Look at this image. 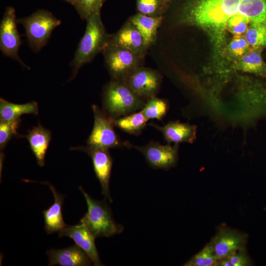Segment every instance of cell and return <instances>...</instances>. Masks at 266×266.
Segmentation results:
<instances>
[{"instance_id":"3957f363","label":"cell","mask_w":266,"mask_h":266,"mask_svg":"<svg viewBox=\"0 0 266 266\" xmlns=\"http://www.w3.org/2000/svg\"><path fill=\"white\" fill-rule=\"evenodd\" d=\"M102 99V111L112 120L142 109L147 101L124 82L116 80H111L104 86Z\"/></svg>"},{"instance_id":"9a60e30c","label":"cell","mask_w":266,"mask_h":266,"mask_svg":"<svg viewBox=\"0 0 266 266\" xmlns=\"http://www.w3.org/2000/svg\"><path fill=\"white\" fill-rule=\"evenodd\" d=\"M149 125L160 131L168 144L172 143H193L197 138V126L179 121H170L160 126L153 123Z\"/></svg>"},{"instance_id":"5b68a950","label":"cell","mask_w":266,"mask_h":266,"mask_svg":"<svg viewBox=\"0 0 266 266\" xmlns=\"http://www.w3.org/2000/svg\"><path fill=\"white\" fill-rule=\"evenodd\" d=\"M17 22L24 28L28 44L34 52H38L46 45L52 31L61 23L60 20L44 9L17 19Z\"/></svg>"},{"instance_id":"30bf717a","label":"cell","mask_w":266,"mask_h":266,"mask_svg":"<svg viewBox=\"0 0 266 266\" xmlns=\"http://www.w3.org/2000/svg\"><path fill=\"white\" fill-rule=\"evenodd\" d=\"M162 80V77L159 72L142 66L133 70L123 81L137 95L147 100L158 94Z\"/></svg>"},{"instance_id":"f1b7e54d","label":"cell","mask_w":266,"mask_h":266,"mask_svg":"<svg viewBox=\"0 0 266 266\" xmlns=\"http://www.w3.org/2000/svg\"><path fill=\"white\" fill-rule=\"evenodd\" d=\"M250 20L246 17L236 15L230 18L227 21L226 27L229 31L236 36L245 33L248 27Z\"/></svg>"},{"instance_id":"ffe728a7","label":"cell","mask_w":266,"mask_h":266,"mask_svg":"<svg viewBox=\"0 0 266 266\" xmlns=\"http://www.w3.org/2000/svg\"><path fill=\"white\" fill-rule=\"evenodd\" d=\"M37 103L33 101L24 104H16L10 102L2 98L0 99V120L12 121L18 118L23 114H33L37 115Z\"/></svg>"},{"instance_id":"2e32d148","label":"cell","mask_w":266,"mask_h":266,"mask_svg":"<svg viewBox=\"0 0 266 266\" xmlns=\"http://www.w3.org/2000/svg\"><path fill=\"white\" fill-rule=\"evenodd\" d=\"M49 266H90L91 260L87 253L77 245L61 249L47 251Z\"/></svg>"},{"instance_id":"e0dca14e","label":"cell","mask_w":266,"mask_h":266,"mask_svg":"<svg viewBox=\"0 0 266 266\" xmlns=\"http://www.w3.org/2000/svg\"><path fill=\"white\" fill-rule=\"evenodd\" d=\"M41 183L49 186L54 198V203L47 210L43 211L45 230L48 233L59 232L67 226L64 221L62 215L64 196L60 194L55 187L48 182H42Z\"/></svg>"},{"instance_id":"44dd1931","label":"cell","mask_w":266,"mask_h":266,"mask_svg":"<svg viewBox=\"0 0 266 266\" xmlns=\"http://www.w3.org/2000/svg\"><path fill=\"white\" fill-rule=\"evenodd\" d=\"M261 48L246 52L237 63V69L266 77V64L264 61Z\"/></svg>"},{"instance_id":"277c9868","label":"cell","mask_w":266,"mask_h":266,"mask_svg":"<svg viewBox=\"0 0 266 266\" xmlns=\"http://www.w3.org/2000/svg\"><path fill=\"white\" fill-rule=\"evenodd\" d=\"M79 189L85 199L88 208L87 212L81 219L80 223L84 225L95 237H110L121 233L123 227L115 222L105 202L93 199L81 186H79Z\"/></svg>"},{"instance_id":"83f0119b","label":"cell","mask_w":266,"mask_h":266,"mask_svg":"<svg viewBox=\"0 0 266 266\" xmlns=\"http://www.w3.org/2000/svg\"><path fill=\"white\" fill-rule=\"evenodd\" d=\"M18 118L12 121L0 120V148L3 150L13 136L18 134L17 129L21 121Z\"/></svg>"},{"instance_id":"484cf974","label":"cell","mask_w":266,"mask_h":266,"mask_svg":"<svg viewBox=\"0 0 266 266\" xmlns=\"http://www.w3.org/2000/svg\"><path fill=\"white\" fill-rule=\"evenodd\" d=\"M219 260L209 243L183 265L185 266H217Z\"/></svg>"},{"instance_id":"d4e9b609","label":"cell","mask_w":266,"mask_h":266,"mask_svg":"<svg viewBox=\"0 0 266 266\" xmlns=\"http://www.w3.org/2000/svg\"><path fill=\"white\" fill-rule=\"evenodd\" d=\"M244 38L249 45L253 48L266 46V26L252 23L244 33Z\"/></svg>"},{"instance_id":"ac0fdd59","label":"cell","mask_w":266,"mask_h":266,"mask_svg":"<svg viewBox=\"0 0 266 266\" xmlns=\"http://www.w3.org/2000/svg\"><path fill=\"white\" fill-rule=\"evenodd\" d=\"M25 137L30 143L37 164L43 166L45 164V157L51 138L50 132L39 125L29 130Z\"/></svg>"},{"instance_id":"5bb4252c","label":"cell","mask_w":266,"mask_h":266,"mask_svg":"<svg viewBox=\"0 0 266 266\" xmlns=\"http://www.w3.org/2000/svg\"><path fill=\"white\" fill-rule=\"evenodd\" d=\"M59 237L66 236L73 239L76 245L89 256L94 266H102L95 243V237L82 224L67 225L59 232Z\"/></svg>"},{"instance_id":"7c38bea8","label":"cell","mask_w":266,"mask_h":266,"mask_svg":"<svg viewBox=\"0 0 266 266\" xmlns=\"http://www.w3.org/2000/svg\"><path fill=\"white\" fill-rule=\"evenodd\" d=\"M73 149L83 151L91 158L95 174L101 186V193L111 202L112 200L109 193V181L113 159L108 150L88 145L73 148Z\"/></svg>"},{"instance_id":"7402d4cb","label":"cell","mask_w":266,"mask_h":266,"mask_svg":"<svg viewBox=\"0 0 266 266\" xmlns=\"http://www.w3.org/2000/svg\"><path fill=\"white\" fill-rule=\"evenodd\" d=\"M148 120L141 110L113 120V123L114 126L122 131L138 135L146 126Z\"/></svg>"},{"instance_id":"7a4b0ae2","label":"cell","mask_w":266,"mask_h":266,"mask_svg":"<svg viewBox=\"0 0 266 266\" xmlns=\"http://www.w3.org/2000/svg\"><path fill=\"white\" fill-rule=\"evenodd\" d=\"M86 27L74 57L70 63L71 75L69 81L77 75L79 69L90 62L108 45L111 34L107 33L100 12L91 14L86 19Z\"/></svg>"},{"instance_id":"d6986e66","label":"cell","mask_w":266,"mask_h":266,"mask_svg":"<svg viewBox=\"0 0 266 266\" xmlns=\"http://www.w3.org/2000/svg\"><path fill=\"white\" fill-rule=\"evenodd\" d=\"M163 16L152 17L137 13L129 18L142 35L149 49L157 39V32L163 20Z\"/></svg>"},{"instance_id":"f546056e","label":"cell","mask_w":266,"mask_h":266,"mask_svg":"<svg viewBox=\"0 0 266 266\" xmlns=\"http://www.w3.org/2000/svg\"><path fill=\"white\" fill-rule=\"evenodd\" d=\"M249 45L245 38L236 36L229 45V51L233 56L239 57L246 52Z\"/></svg>"},{"instance_id":"4316f807","label":"cell","mask_w":266,"mask_h":266,"mask_svg":"<svg viewBox=\"0 0 266 266\" xmlns=\"http://www.w3.org/2000/svg\"><path fill=\"white\" fill-rule=\"evenodd\" d=\"M106 0H72L73 5L80 18L86 20L92 14L100 12V9Z\"/></svg>"},{"instance_id":"8992f818","label":"cell","mask_w":266,"mask_h":266,"mask_svg":"<svg viewBox=\"0 0 266 266\" xmlns=\"http://www.w3.org/2000/svg\"><path fill=\"white\" fill-rule=\"evenodd\" d=\"M104 62L112 80L123 81L136 68L142 66L144 58L122 47L107 45L102 51Z\"/></svg>"},{"instance_id":"9c48e42d","label":"cell","mask_w":266,"mask_h":266,"mask_svg":"<svg viewBox=\"0 0 266 266\" xmlns=\"http://www.w3.org/2000/svg\"><path fill=\"white\" fill-rule=\"evenodd\" d=\"M17 23L15 8L12 6L7 7L0 24V49L5 56L15 60L29 69L30 67L18 55L22 41L17 30Z\"/></svg>"},{"instance_id":"1f68e13d","label":"cell","mask_w":266,"mask_h":266,"mask_svg":"<svg viewBox=\"0 0 266 266\" xmlns=\"http://www.w3.org/2000/svg\"><path fill=\"white\" fill-rule=\"evenodd\" d=\"M63 0L66 1V2L71 4L72 0Z\"/></svg>"},{"instance_id":"cb8c5ba5","label":"cell","mask_w":266,"mask_h":266,"mask_svg":"<svg viewBox=\"0 0 266 266\" xmlns=\"http://www.w3.org/2000/svg\"><path fill=\"white\" fill-rule=\"evenodd\" d=\"M138 13L152 17L163 16L168 8L166 0H135Z\"/></svg>"},{"instance_id":"603a6c76","label":"cell","mask_w":266,"mask_h":266,"mask_svg":"<svg viewBox=\"0 0 266 266\" xmlns=\"http://www.w3.org/2000/svg\"><path fill=\"white\" fill-rule=\"evenodd\" d=\"M168 107L167 100L155 96L147 100L141 111L148 120L157 119L161 121L166 115Z\"/></svg>"},{"instance_id":"d6a6232c","label":"cell","mask_w":266,"mask_h":266,"mask_svg":"<svg viewBox=\"0 0 266 266\" xmlns=\"http://www.w3.org/2000/svg\"><path fill=\"white\" fill-rule=\"evenodd\" d=\"M167 0L168 1H170V0Z\"/></svg>"},{"instance_id":"4dcf8cb0","label":"cell","mask_w":266,"mask_h":266,"mask_svg":"<svg viewBox=\"0 0 266 266\" xmlns=\"http://www.w3.org/2000/svg\"><path fill=\"white\" fill-rule=\"evenodd\" d=\"M230 262L232 266H249L252 262L245 248L239 250L235 254L227 258Z\"/></svg>"},{"instance_id":"52a82bcc","label":"cell","mask_w":266,"mask_h":266,"mask_svg":"<svg viewBox=\"0 0 266 266\" xmlns=\"http://www.w3.org/2000/svg\"><path fill=\"white\" fill-rule=\"evenodd\" d=\"M94 122L87 140V145L101 149L126 147L127 141H122L116 134L113 120L96 105L92 106Z\"/></svg>"},{"instance_id":"6da1fadb","label":"cell","mask_w":266,"mask_h":266,"mask_svg":"<svg viewBox=\"0 0 266 266\" xmlns=\"http://www.w3.org/2000/svg\"><path fill=\"white\" fill-rule=\"evenodd\" d=\"M236 15L247 17L250 24L266 26V0H187L180 18L187 24L220 32Z\"/></svg>"},{"instance_id":"8fae6325","label":"cell","mask_w":266,"mask_h":266,"mask_svg":"<svg viewBox=\"0 0 266 266\" xmlns=\"http://www.w3.org/2000/svg\"><path fill=\"white\" fill-rule=\"evenodd\" d=\"M247 235L226 225L218 228L209 242L219 261L227 259L240 250L245 248Z\"/></svg>"},{"instance_id":"4fadbf2b","label":"cell","mask_w":266,"mask_h":266,"mask_svg":"<svg viewBox=\"0 0 266 266\" xmlns=\"http://www.w3.org/2000/svg\"><path fill=\"white\" fill-rule=\"evenodd\" d=\"M108 45L126 48L144 58L148 50L142 35L130 18L119 31L111 34Z\"/></svg>"},{"instance_id":"ba28073f","label":"cell","mask_w":266,"mask_h":266,"mask_svg":"<svg viewBox=\"0 0 266 266\" xmlns=\"http://www.w3.org/2000/svg\"><path fill=\"white\" fill-rule=\"evenodd\" d=\"M179 144L162 145L151 141L145 145L139 146L127 141L126 147L133 148L144 157L149 165L154 169L168 170L175 166L178 160Z\"/></svg>"}]
</instances>
